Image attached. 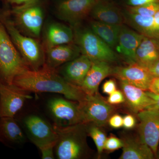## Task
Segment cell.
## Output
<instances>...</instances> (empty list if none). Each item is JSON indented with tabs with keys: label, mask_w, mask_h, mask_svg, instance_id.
Segmentation results:
<instances>
[{
	"label": "cell",
	"mask_w": 159,
	"mask_h": 159,
	"mask_svg": "<svg viewBox=\"0 0 159 159\" xmlns=\"http://www.w3.org/2000/svg\"><path fill=\"white\" fill-rule=\"evenodd\" d=\"M15 85L28 92L62 94L66 99L80 102L86 94L80 87L67 81L56 69L46 65L36 70L28 69L15 78Z\"/></svg>",
	"instance_id": "1"
},
{
	"label": "cell",
	"mask_w": 159,
	"mask_h": 159,
	"mask_svg": "<svg viewBox=\"0 0 159 159\" xmlns=\"http://www.w3.org/2000/svg\"><path fill=\"white\" fill-rule=\"evenodd\" d=\"M53 126L57 134L54 146L57 158L79 159L87 157L89 149L86 142V123L65 127Z\"/></svg>",
	"instance_id": "2"
},
{
	"label": "cell",
	"mask_w": 159,
	"mask_h": 159,
	"mask_svg": "<svg viewBox=\"0 0 159 159\" xmlns=\"http://www.w3.org/2000/svg\"><path fill=\"white\" fill-rule=\"evenodd\" d=\"M0 21L29 68L36 70L42 67L45 64V55L38 41L21 33L6 11L0 12Z\"/></svg>",
	"instance_id": "3"
},
{
	"label": "cell",
	"mask_w": 159,
	"mask_h": 159,
	"mask_svg": "<svg viewBox=\"0 0 159 159\" xmlns=\"http://www.w3.org/2000/svg\"><path fill=\"white\" fill-rule=\"evenodd\" d=\"M30 69L0 21V81L11 85L17 75Z\"/></svg>",
	"instance_id": "4"
},
{
	"label": "cell",
	"mask_w": 159,
	"mask_h": 159,
	"mask_svg": "<svg viewBox=\"0 0 159 159\" xmlns=\"http://www.w3.org/2000/svg\"><path fill=\"white\" fill-rule=\"evenodd\" d=\"M74 40L82 54L92 61L115 62L118 59L117 54L90 28L74 27Z\"/></svg>",
	"instance_id": "5"
},
{
	"label": "cell",
	"mask_w": 159,
	"mask_h": 159,
	"mask_svg": "<svg viewBox=\"0 0 159 159\" xmlns=\"http://www.w3.org/2000/svg\"><path fill=\"white\" fill-rule=\"evenodd\" d=\"M20 123L27 138L39 149L56 143L57 134L53 125L41 116L34 114L27 115Z\"/></svg>",
	"instance_id": "6"
},
{
	"label": "cell",
	"mask_w": 159,
	"mask_h": 159,
	"mask_svg": "<svg viewBox=\"0 0 159 159\" xmlns=\"http://www.w3.org/2000/svg\"><path fill=\"white\" fill-rule=\"evenodd\" d=\"M47 110L53 125L65 127L85 123L78 102L61 97H54L47 102Z\"/></svg>",
	"instance_id": "7"
},
{
	"label": "cell",
	"mask_w": 159,
	"mask_h": 159,
	"mask_svg": "<svg viewBox=\"0 0 159 159\" xmlns=\"http://www.w3.org/2000/svg\"><path fill=\"white\" fill-rule=\"evenodd\" d=\"M78 103L85 123L98 126L105 125L114 111V107L98 93L92 95L86 94Z\"/></svg>",
	"instance_id": "8"
},
{
	"label": "cell",
	"mask_w": 159,
	"mask_h": 159,
	"mask_svg": "<svg viewBox=\"0 0 159 159\" xmlns=\"http://www.w3.org/2000/svg\"><path fill=\"white\" fill-rule=\"evenodd\" d=\"M6 11L17 28L32 37H39L43 23L44 13L37 4L22 9L11 8Z\"/></svg>",
	"instance_id": "9"
},
{
	"label": "cell",
	"mask_w": 159,
	"mask_h": 159,
	"mask_svg": "<svg viewBox=\"0 0 159 159\" xmlns=\"http://www.w3.org/2000/svg\"><path fill=\"white\" fill-rule=\"evenodd\" d=\"M30 92L14 84L0 83V118H15L26 100L32 97Z\"/></svg>",
	"instance_id": "10"
},
{
	"label": "cell",
	"mask_w": 159,
	"mask_h": 159,
	"mask_svg": "<svg viewBox=\"0 0 159 159\" xmlns=\"http://www.w3.org/2000/svg\"><path fill=\"white\" fill-rule=\"evenodd\" d=\"M140 123V140L149 146L154 154L157 153L159 143V113L145 109L138 113Z\"/></svg>",
	"instance_id": "11"
},
{
	"label": "cell",
	"mask_w": 159,
	"mask_h": 159,
	"mask_svg": "<svg viewBox=\"0 0 159 159\" xmlns=\"http://www.w3.org/2000/svg\"><path fill=\"white\" fill-rule=\"evenodd\" d=\"M97 0H65L57 6V15L73 27L79 25L90 14Z\"/></svg>",
	"instance_id": "12"
},
{
	"label": "cell",
	"mask_w": 159,
	"mask_h": 159,
	"mask_svg": "<svg viewBox=\"0 0 159 159\" xmlns=\"http://www.w3.org/2000/svg\"><path fill=\"white\" fill-rule=\"evenodd\" d=\"M112 72L120 81H125L145 91L148 90L154 78L148 68L136 62L130 63L127 66L116 68Z\"/></svg>",
	"instance_id": "13"
},
{
	"label": "cell",
	"mask_w": 159,
	"mask_h": 159,
	"mask_svg": "<svg viewBox=\"0 0 159 159\" xmlns=\"http://www.w3.org/2000/svg\"><path fill=\"white\" fill-rule=\"evenodd\" d=\"M93 61L89 58L81 54L61 66L57 71L67 81L80 87Z\"/></svg>",
	"instance_id": "14"
},
{
	"label": "cell",
	"mask_w": 159,
	"mask_h": 159,
	"mask_svg": "<svg viewBox=\"0 0 159 159\" xmlns=\"http://www.w3.org/2000/svg\"><path fill=\"white\" fill-rule=\"evenodd\" d=\"M144 36L122 25L115 49L129 63L136 62V52Z\"/></svg>",
	"instance_id": "15"
},
{
	"label": "cell",
	"mask_w": 159,
	"mask_h": 159,
	"mask_svg": "<svg viewBox=\"0 0 159 159\" xmlns=\"http://www.w3.org/2000/svg\"><path fill=\"white\" fill-rule=\"evenodd\" d=\"M27 136L20 122L12 117L0 118V142L9 147L23 145Z\"/></svg>",
	"instance_id": "16"
},
{
	"label": "cell",
	"mask_w": 159,
	"mask_h": 159,
	"mask_svg": "<svg viewBox=\"0 0 159 159\" xmlns=\"http://www.w3.org/2000/svg\"><path fill=\"white\" fill-rule=\"evenodd\" d=\"M80 53L79 47L73 43L55 46L47 49L45 64L51 68L56 69L77 58Z\"/></svg>",
	"instance_id": "17"
},
{
	"label": "cell",
	"mask_w": 159,
	"mask_h": 159,
	"mask_svg": "<svg viewBox=\"0 0 159 159\" xmlns=\"http://www.w3.org/2000/svg\"><path fill=\"white\" fill-rule=\"evenodd\" d=\"M112 73V70L108 62L93 61L90 69L80 85V89L87 95L97 93L100 83Z\"/></svg>",
	"instance_id": "18"
},
{
	"label": "cell",
	"mask_w": 159,
	"mask_h": 159,
	"mask_svg": "<svg viewBox=\"0 0 159 159\" xmlns=\"http://www.w3.org/2000/svg\"><path fill=\"white\" fill-rule=\"evenodd\" d=\"M120 81L125 100L135 113L146 109L154 103V101L148 96L145 91L125 81Z\"/></svg>",
	"instance_id": "19"
},
{
	"label": "cell",
	"mask_w": 159,
	"mask_h": 159,
	"mask_svg": "<svg viewBox=\"0 0 159 159\" xmlns=\"http://www.w3.org/2000/svg\"><path fill=\"white\" fill-rule=\"evenodd\" d=\"M74 40V31L70 27L63 24L52 23L46 28L44 41L47 49L56 46L71 43Z\"/></svg>",
	"instance_id": "20"
},
{
	"label": "cell",
	"mask_w": 159,
	"mask_h": 159,
	"mask_svg": "<svg viewBox=\"0 0 159 159\" xmlns=\"http://www.w3.org/2000/svg\"><path fill=\"white\" fill-rule=\"evenodd\" d=\"M159 39L144 36L136 52V62L148 69L159 59Z\"/></svg>",
	"instance_id": "21"
},
{
	"label": "cell",
	"mask_w": 159,
	"mask_h": 159,
	"mask_svg": "<svg viewBox=\"0 0 159 159\" xmlns=\"http://www.w3.org/2000/svg\"><path fill=\"white\" fill-rule=\"evenodd\" d=\"M89 15L95 20L112 25H122L124 20L119 9L107 2L97 1Z\"/></svg>",
	"instance_id": "22"
},
{
	"label": "cell",
	"mask_w": 159,
	"mask_h": 159,
	"mask_svg": "<svg viewBox=\"0 0 159 159\" xmlns=\"http://www.w3.org/2000/svg\"><path fill=\"white\" fill-rule=\"evenodd\" d=\"M124 20L140 34L146 37L159 39V26L153 16H143L126 11L123 14Z\"/></svg>",
	"instance_id": "23"
},
{
	"label": "cell",
	"mask_w": 159,
	"mask_h": 159,
	"mask_svg": "<svg viewBox=\"0 0 159 159\" xmlns=\"http://www.w3.org/2000/svg\"><path fill=\"white\" fill-rule=\"evenodd\" d=\"M122 153L120 159H152L153 151L150 147L141 141L132 139L122 140Z\"/></svg>",
	"instance_id": "24"
},
{
	"label": "cell",
	"mask_w": 159,
	"mask_h": 159,
	"mask_svg": "<svg viewBox=\"0 0 159 159\" xmlns=\"http://www.w3.org/2000/svg\"><path fill=\"white\" fill-rule=\"evenodd\" d=\"M122 25H112L94 20L90 22V29L113 49L116 47Z\"/></svg>",
	"instance_id": "25"
},
{
	"label": "cell",
	"mask_w": 159,
	"mask_h": 159,
	"mask_svg": "<svg viewBox=\"0 0 159 159\" xmlns=\"http://www.w3.org/2000/svg\"><path fill=\"white\" fill-rule=\"evenodd\" d=\"M86 125L88 134L93 140L97 146L98 155L100 156L104 148V145L107 139L106 136L99 128V126L90 123H86Z\"/></svg>",
	"instance_id": "26"
},
{
	"label": "cell",
	"mask_w": 159,
	"mask_h": 159,
	"mask_svg": "<svg viewBox=\"0 0 159 159\" xmlns=\"http://www.w3.org/2000/svg\"><path fill=\"white\" fill-rule=\"evenodd\" d=\"M159 10V2H154L143 6L132 7L127 8L129 13L139 15L143 16H152Z\"/></svg>",
	"instance_id": "27"
},
{
	"label": "cell",
	"mask_w": 159,
	"mask_h": 159,
	"mask_svg": "<svg viewBox=\"0 0 159 159\" xmlns=\"http://www.w3.org/2000/svg\"><path fill=\"white\" fill-rule=\"evenodd\" d=\"M123 145L122 140L112 136L107 139L104 149L109 152H113L122 148Z\"/></svg>",
	"instance_id": "28"
},
{
	"label": "cell",
	"mask_w": 159,
	"mask_h": 159,
	"mask_svg": "<svg viewBox=\"0 0 159 159\" xmlns=\"http://www.w3.org/2000/svg\"><path fill=\"white\" fill-rule=\"evenodd\" d=\"M12 6V9H20L37 4L39 0H4Z\"/></svg>",
	"instance_id": "29"
},
{
	"label": "cell",
	"mask_w": 159,
	"mask_h": 159,
	"mask_svg": "<svg viewBox=\"0 0 159 159\" xmlns=\"http://www.w3.org/2000/svg\"><path fill=\"white\" fill-rule=\"evenodd\" d=\"M125 101L124 94L119 90H116L112 93L107 98V102L111 105H115L122 103Z\"/></svg>",
	"instance_id": "30"
},
{
	"label": "cell",
	"mask_w": 159,
	"mask_h": 159,
	"mask_svg": "<svg viewBox=\"0 0 159 159\" xmlns=\"http://www.w3.org/2000/svg\"><path fill=\"white\" fill-rule=\"evenodd\" d=\"M55 145V144H51L39 148V149L41 152L42 159H54L55 158V154H54Z\"/></svg>",
	"instance_id": "31"
},
{
	"label": "cell",
	"mask_w": 159,
	"mask_h": 159,
	"mask_svg": "<svg viewBox=\"0 0 159 159\" xmlns=\"http://www.w3.org/2000/svg\"><path fill=\"white\" fill-rule=\"evenodd\" d=\"M111 127L114 129H119L123 126V118L118 114L111 116L108 120Z\"/></svg>",
	"instance_id": "32"
},
{
	"label": "cell",
	"mask_w": 159,
	"mask_h": 159,
	"mask_svg": "<svg viewBox=\"0 0 159 159\" xmlns=\"http://www.w3.org/2000/svg\"><path fill=\"white\" fill-rule=\"evenodd\" d=\"M116 84L113 80H109L106 81L102 86V91L104 93L110 95L116 90Z\"/></svg>",
	"instance_id": "33"
},
{
	"label": "cell",
	"mask_w": 159,
	"mask_h": 159,
	"mask_svg": "<svg viewBox=\"0 0 159 159\" xmlns=\"http://www.w3.org/2000/svg\"><path fill=\"white\" fill-rule=\"evenodd\" d=\"M146 93L154 101V103L148 106L146 109L155 111L159 113V95L153 93L149 91H147Z\"/></svg>",
	"instance_id": "34"
},
{
	"label": "cell",
	"mask_w": 159,
	"mask_h": 159,
	"mask_svg": "<svg viewBox=\"0 0 159 159\" xmlns=\"http://www.w3.org/2000/svg\"><path fill=\"white\" fill-rule=\"evenodd\" d=\"M136 121L133 116L127 115L123 118V126L126 129H131L134 127Z\"/></svg>",
	"instance_id": "35"
},
{
	"label": "cell",
	"mask_w": 159,
	"mask_h": 159,
	"mask_svg": "<svg viewBox=\"0 0 159 159\" xmlns=\"http://www.w3.org/2000/svg\"><path fill=\"white\" fill-rule=\"evenodd\" d=\"M156 2H158V0H127V4L129 6L135 7L143 6Z\"/></svg>",
	"instance_id": "36"
},
{
	"label": "cell",
	"mask_w": 159,
	"mask_h": 159,
	"mask_svg": "<svg viewBox=\"0 0 159 159\" xmlns=\"http://www.w3.org/2000/svg\"><path fill=\"white\" fill-rule=\"evenodd\" d=\"M148 91L159 95V77H154L151 83Z\"/></svg>",
	"instance_id": "37"
},
{
	"label": "cell",
	"mask_w": 159,
	"mask_h": 159,
	"mask_svg": "<svg viewBox=\"0 0 159 159\" xmlns=\"http://www.w3.org/2000/svg\"><path fill=\"white\" fill-rule=\"evenodd\" d=\"M148 69L154 77H159V59Z\"/></svg>",
	"instance_id": "38"
},
{
	"label": "cell",
	"mask_w": 159,
	"mask_h": 159,
	"mask_svg": "<svg viewBox=\"0 0 159 159\" xmlns=\"http://www.w3.org/2000/svg\"><path fill=\"white\" fill-rule=\"evenodd\" d=\"M154 19L157 25L159 26V10L157 11L155 14L153 16Z\"/></svg>",
	"instance_id": "39"
},
{
	"label": "cell",
	"mask_w": 159,
	"mask_h": 159,
	"mask_svg": "<svg viewBox=\"0 0 159 159\" xmlns=\"http://www.w3.org/2000/svg\"><path fill=\"white\" fill-rule=\"evenodd\" d=\"M108 0H97V1H100V2H107Z\"/></svg>",
	"instance_id": "40"
},
{
	"label": "cell",
	"mask_w": 159,
	"mask_h": 159,
	"mask_svg": "<svg viewBox=\"0 0 159 159\" xmlns=\"http://www.w3.org/2000/svg\"><path fill=\"white\" fill-rule=\"evenodd\" d=\"M61 2V1H65V0H60Z\"/></svg>",
	"instance_id": "41"
},
{
	"label": "cell",
	"mask_w": 159,
	"mask_h": 159,
	"mask_svg": "<svg viewBox=\"0 0 159 159\" xmlns=\"http://www.w3.org/2000/svg\"><path fill=\"white\" fill-rule=\"evenodd\" d=\"M1 83V81H0V83Z\"/></svg>",
	"instance_id": "42"
},
{
	"label": "cell",
	"mask_w": 159,
	"mask_h": 159,
	"mask_svg": "<svg viewBox=\"0 0 159 159\" xmlns=\"http://www.w3.org/2000/svg\"></svg>",
	"instance_id": "43"
},
{
	"label": "cell",
	"mask_w": 159,
	"mask_h": 159,
	"mask_svg": "<svg viewBox=\"0 0 159 159\" xmlns=\"http://www.w3.org/2000/svg\"></svg>",
	"instance_id": "44"
}]
</instances>
